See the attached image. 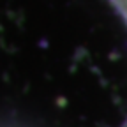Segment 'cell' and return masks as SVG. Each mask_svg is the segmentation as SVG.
I'll return each mask as SVG.
<instances>
[{"label":"cell","instance_id":"cell-1","mask_svg":"<svg viewBox=\"0 0 127 127\" xmlns=\"http://www.w3.org/2000/svg\"><path fill=\"white\" fill-rule=\"evenodd\" d=\"M115 2L124 9V12H125V16H127V0H115Z\"/></svg>","mask_w":127,"mask_h":127}]
</instances>
